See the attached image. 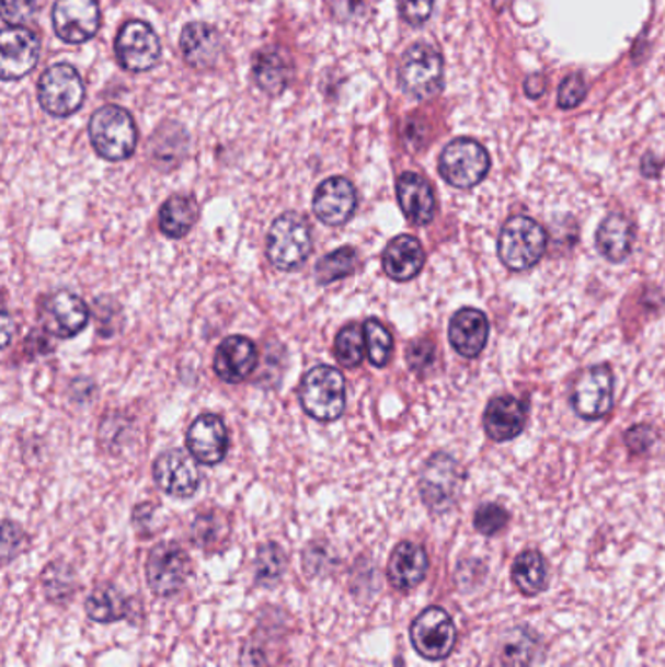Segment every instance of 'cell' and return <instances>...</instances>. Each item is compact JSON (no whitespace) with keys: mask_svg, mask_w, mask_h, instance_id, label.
I'll list each match as a JSON object with an SVG mask.
<instances>
[{"mask_svg":"<svg viewBox=\"0 0 665 667\" xmlns=\"http://www.w3.org/2000/svg\"><path fill=\"white\" fill-rule=\"evenodd\" d=\"M312 252L311 227L302 215L287 211L270 227L266 256L272 266L282 272L301 267Z\"/></svg>","mask_w":665,"mask_h":667,"instance_id":"cell-1","label":"cell"},{"mask_svg":"<svg viewBox=\"0 0 665 667\" xmlns=\"http://www.w3.org/2000/svg\"><path fill=\"white\" fill-rule=\"evenodd\" d=\"M89 131L94 151L110 162L129 159L137 147V127L124 107H100L90 119Z\"/></svg>","mask_w":665,"mask_h":667,"instance_id":"cell-2","label":"cell"},{"mask_svg":"<svg viewBox=\"0 0 665 667\" xmlns=\"http://www.w3.org/2000/svg\"><path fill=\"white\" fill-rule=\"evenodd\" d=\"M301 406L311 418L334 422L346 410V381L336 367L319 365L305 375L299 389Z\"/></svg>","mask_w":665,"mask_h":667,"instance_id":"cell-3","label":"cell"},{"mask_svg":"<svg viewBox=\"0 0 665 667\" xmlns=\"http://www.w3.org/2000/svg\"><path fill=\"white\" fill-rule=\"evenodd\" d=\"M544 250H547V232L531 217L515 215L500 232V242H497L500 258L504 262V266L514 272L531 269L535 264H539Z\"/></svg>","mask_w":665,"mask_h":667,"instance_id":"cell-4","label":"cell"},{"mask_svg":"<svg viewBox=\"0 0 665 667\" xmlns=\"http://www.w3.org/2000/svg\"><path fill=\"white\" fill-rule=\"evenodd\" d=\"M400 89L410 96L426 100L444 87V59L427 44H414L402 55L399 67Z\"/></svg>","mask_w":665,"mask_h":667,"instance_id":"cell-5","label":"cell"},{"mask_svg":"<svg viewBox=\"0 0 665 667\" xmlns=\"http://www.w3.org/2000/svg\"><path fill=\"white\" fill-rule=\"evenodd\" d=\"M37 99L47 114L55 117L71 116L84 104L82 77L72 65H54L39 79Z\"/></svg>","mask_w":665,"mask_h":667,"instance_id":"cell-6","label":"cell"},{"mask_svg":"<svg viewBox=\"0 0 665 667\" xmlns=\"http://www.w3.org/2000/svg\"><path fill=\"white\" fill-rule=\"evenodd\" d=\"M489 170V151L474 139H455L439 157V174L447 184L459 189L477 186Z\"/></svg>","mask_w":665,"mask_h":667,"instance_id":"cell-7","label":"cell"},{"mask_svg":"<svg viewBox=\"0 0 665 667\" xmlns=\"http://www.w3.org/2000/svg\"><path fill=\"white\" fill-rule=\"evenodd\" d=\"M412 646L427 659H444L451 654L457 642V629L451 617L442 607H429L417 614L410 626Z\"/></svg>","mask_w":665,"mask_h":667,"instance_id":"cell-8","label":"cell"},{"mask_svg":"<svg viewBox=\"0 0 665 667\" xmlns=\"http://www.w3.org/2000/svg\"><path fill=\"white\" fill-rule=\"evenodd\" d=\"M192 572L187 552L176 543H160L152 549L147 561V582L154 596L177 594Z\"/></svg>","mask_w":665,"mask_h":667,"instance_id":"cell-9","label":"cell"},{"mask_svg":"<svg viewBox=\"0 0 665 667\" xmlns=\"http://www.w3.org/2000/svg\"><path fill=\"white\" fill-rule=\"evenodd\" d=\"M116 55L127 71H149L160 59L159 36L147 22L131 20L117 34Z\"/></svg>","mask_w":665,"mask_h":667,"instance_id":"cell-10","label":"cell"},{"mask_svg":"<svg viewBox=\"0 0 665 667\" xmlns=\"http://www.w3.org/2000/svg\"><path fill=\"white\" fill-rule=\"evenodd\" d=\"M42 45L26 27L9 26L0 34V74L4 81H19L34 71Z\"/></svg>","mask_w":665,"mask_h":667,"instance_id":"cell-11","label":"cell"},{"mask_svg":"<svg viewBox=\"0 0 665 667\" xmlns=\"http://www.w3.org/2000/svg\"><path fill=\"white\" fill-rule=\"evenodd\" d=\"M55 34L67 44H84L100 27L99 0H55Z\"/></svg>","mask_w":665,"mask_h":667,"instance_id":"cell-12","label":"cell"},{"mask_svg":"<svg viewBox=\"0 0 665 667\" xmlns=\"http://www.w3.org/2000/svg\"><path fill=\"white\" fill-rule=\"evenodd\" d=\"M461 484V469L451 455L437 453L427 461L422 471V498L427 507L435 511H444L451 506Z\"/></svg>","mask_w":665,"mask_h":667,"instance_id":"cell-13","label":"cell"},{"mask_svg":"<svg viewBox=\"0 0 665 667\" xmlns=\"http://www.w3.org/2000/svg\"><path fill=\"white\" fill-rule=\"evenodd\" d=\"M154 482L162 492L176 498H190L199 488L196 459L182 449H169L154 461Z\"/></svg>","mask_w":665,"mask_h":667,"instance_id":"cell-14","label":"cell"},{"mask_svg":"<svg viewBox=\"0 0 665 667\" xmlns=\"http://www.w3.org/2000/svg\"><path fill=\"white\" fill-rule=\"evenodd\" d=\"M572 404L582 418H604L612 409V373L609 367L599 365L577 379Z\"/></svg>","mask_w":665,"mask_h":667,"instance_id":"cell-15","label":"cell"},{"mask_svg":"<svg viewBox=\"0 0 665 667\" xmlns=\"http://www.w3.org/2000/svg\"><path fill=\"white\" fill-rule=\"evenodd\" d=\"M357 209V192L344 176L324 180L312 199V211L319 221L330 227H340L354 217Z\"/></svg>","mask_w":665,"mask_h":667,"instance_id":"cell-16","label":"cell"},{"mask_svg":"<svg viewBox=\"0 0 665 667\" xmlns=\"http://www.w3.org/2000/svg\"><path fill=\"white\" fill-rule=\"evenodd\" d=\"M190 455L197 463H221L229 451V432L217 414H202L194 419L186 434Z\"/></svg>","mask_w":665,"mask_h":667,"instance_id":"cell-17","label":"cell"},{"mask_svg":"<svg viewBox=\"0 0 665 667\" xmlns=\"http://www.w3.org/2000/svg\"><path fill=\"white\" fill-rule=\"evenodd\" d=\"M257 347L244 336L222 340L215 352L214 369L225 383H242L256 369Z\"/></svg>","mask_w":665,"mask_h":667,"instance_id":"cell-18","label":"cell"},{"mask_svg":"<svg viewBox=\"0 0 665 667\" xmlns=\"http://www.w3.org/2000/svg\"><path fill=\"white\" fill-rule=\"evenodd\" d=\"M400 209L412 225H429L435 217L434 189L416 172H404L397 182Z\"/></svg>","mask_w":665,"mask_h":667,"instance_id":"cell-19","label":"cell"},{"mask_svg":"<svg viewBox=\"0 0 665 667\" xmlns=\"http://www.w3.org/2000/svg\"><path fill=\"white\" fill-rule=\"evenodd\" d=\"M180 49L187 65H192L197 71H207L215 67L221 57V36L209 24L194 22L184 27L180 36Z\"/></svg>","mask_w":665,"mask_h":667,"instance_id":"cell-20","label":"cell"},{"mask_svg":"<svg viewBox=\"0 0 665 667\" xmlns=\"http://www.w3.org/2000/svg\"><path fill=\"white\" fill-rule=\"evenodd\" d=\"M47 312V326L54 330L57 336L72 338L89 324V307L79 295L71 291H57L45 303Z\"/></svg>","mask_w":665,"mask_h":667,"instance_id":"cell-21","label":"cell"},{"mask_svg":"<svg viewBox=\"0 0 665 667\" xmlns=\"http://www.w3.org/2000/svg\"><path fill=\"white\" fill-rule=\"evenodd\" d=\"M490 324L479 309H461L452 314L449 342L462 357H477L489 342Z\"/></svg>","mask_w":665,"mask_h":667,"instance_id":"cell-22","label":"cell"},{"mask_svg":"<svg viewBox=\"0 0 665 667\" xmlns=\"http://www.w3.org/2000/svg\"><path fill=\"white\" fill-rule=\"evenodd\" d=\"M426 264V254L417 239L410 234H400L389 242L382 252L385 274L394 281H410L422 272Z\"/></svg>","mask_w":665,"mask_h":667,"instance_id":"cell-23","label":"cell"},{"mask_svg":"<svg viewBox=\"0 0 665 667\" xmlns=\"http://www.w3.org/2000/svg\"><path fill=\"white\" fill-rule=\"evenodd\" d=\"M427 566H429V561H427L424 547L404 541V543L397 544V549L392 551L389 570H387L389 582L400 591H409L426 578Z\"/></svg>","mask_w":665,"mask_h":667,"instance_id":"cell-24","label":"cell"},{"mask_svg":"<svg viewBox=\"0 0 665 667\" xmlns=\"http://www.w3.org/2000/svg\"><path fill=\"white\" fill-rule=\"evenodd\" d=\"M524 402L517 401L515 396H496L490 401L484 414V427L490 439L509 441L524 432Z\"/></svg>","mask_w":665,"mask_h":667,"instance_id":"cell-25","label":"cell"},{"mask_svg":"<svg viewBox=\"0 0 665 667\" xmlns=\"http://www.w3.org/2000/svg\"><path fill=\"white\" fill-rule=\"evenodd\" d=\"M632 249V225L621 214L605 217L597 229V250L609 262H622Z\"/></svg>","mask_w":665,"mask_h":667,"instance_id":"cell-26","label":"cell"},{"mask_svg":"<svg viewBox=\"0 0 665 667\" xmlns=\"http://www.w3.org/2000/svg\"><path fill=\"white\" fill-rule=\"evenodd\" d=\"M197 204L194 197L172 196L162 204L159 214L160 231L170 239H182L197 221Z\"/></svg>","mask_w":665,"mask_h":667,"instance_id":"cell-27","label":"cell"},{"mask_svg":"<svg viewBox=\"0 0 665 667\" xmlns=\"http://www.w3.org/2000/svg\"><path fill=\"white\" fill-rule=\"evenodd\" d=\"M291 65L279 51H262L254 61V79L267 94H279L291 81Z\"/></svg>","mask_w":665,"mask_h":667,"instance_id":"cell-28","label":"cell"},{"mask_svg":"<svg viewBox=\"0 0 665 667\" xmlns=\"http://www.w3.org/2000/svg\"><path fill=\"white\" fill-rule=\"evenodd\" d=\"M541 641L529 629H514L502 646V666L532 667L539 662Z\"/></svg>","mask_w":665,"mask_h":667,"instance_id":"cell-29","label":"cell"},{"mask_svg":"<svg viewBox=\"0 0 665 667\" xmlns=\"http://www.w3.org/2000/svg\"><path fill=\"white\" fill-rule=\"evenodd\" d=\"M514 584L525 596H535L549 584L547 562L537 551H527L517 556L512 568Z\"/></svg>","mask_w":665,"mask_h":667,"instance_id":"cell-30","label":"cell"},{"mask_svg":"<svg viewBox=\"0 0 665 667\" xmlns=\"http://www.w3.org/2000/svg\"><path fill=\"white\" fill-rule=\"evenodd\" d=\"M127 611L129 603L117 587H100L87 599V614L96 623H114L124 619Z\"/></svg>","mask_w":665,"mask_h":667,"instance_id":"cell-31","label":"cell"},{"mask_svg":"<svg viewBox=\"0 0 665 667\" xmlns=\"http://www.w3.org/2000/svg\"><path fill=\"white\" fill-rule=\"evenodd\" d=\"M365 336L364 329H359L357 324H347L340 330L334 344V356L337 364L344 365L347 369H354L357 365L364 361Z\"/></svg>","mask_w":665,"mask_h":667,"instance_id":"cell-32","label":"cell"},{"mask_svg":"<svg viewBox=\"0 0 665 667\" xmlns=\"http://www.w3.org/2000/svg\"><path fill=\"white\" fill-rule=\"evenodd\" d=\"M285 552L275 543L262 544L254 562V576L260 586H274L284 576Z\"/></svg>","mask_w":665,"mask_h":667,"instance_id":"cell-33","label":"cell"},{"mask_svg":"<svg viewBox=\"0 0 665 667\" xmlns=\"http://www.w3.org/2000/svg\"><path fill=\"white\" fill-rule=\"evenodd\" d=\"M365 347L367 357L375 367H385L392 356V336L387 326L377 319H369L364 324Z\"/></svg>","mask_w":665,"mask_h":667,"instance_id":"cell-34","label":"cell"},{"mask_svg":"<svg viewBox=\"0 0 665 667\" xmlns=\"http://www.w3.org/2000/svg\"><path fill=\"white\" fill-rule=\"evenodd\" d=\"M357 267V254L352 246L334 250L320 260L317 266V277L322 285L332 284L336 279L349 276Z\"/></svg>","mask_w":665,"mask_h":667,"instance_id":"cell-35","label":"cell"},{"mask_svg":"<svg viewBox=\"0 0 665 667\" xmlns=\"http://www.w3.org/2000/svg\"><path fill=\"white\" fill-rule=\"evenodd\" d=\"M507 526V511L496 504L479 507L474 514V527L482 534H496Z\"/></svg>","mask_w":665,"mask_h":667,"instance_id":"cell-36","label":"cell"},{"mask_svg":"<svg viewBox=\"0 0 665 667\" xmlns=\"http://www.w3.org/2000/svg\"><path fill=\"white\" fill-rule=\"evenodd\" d=\"M0 14L4 24L22 26L36 14V0H0Z\"/></svg>","mask_w":665,"mask_h":667,"instance_id":"cell-37","label":"cell"},{"mask_svg":"<svg viewBox=\"0 0 665 667\" xmlns=\"http://www.w3.org/2000/svg\"><path fill=\"white\" fill-rule=\"evenodd\" d=\"M586 82H584V79L580 74L567 77L566 81L560 84L559 106L564 107V110L580 106L584 102V99H586Z\"/></svg>","mask_w":665,"mask_h":667,"instance_id":"cell-38","label":"cell"},{"mask_svg":"<svg viewBox=\"0 0 665 667\" xmlns=\"http://www.w3.org/2000/svg\"><path fill=\"white\" fill-rule=\"evenodd\" d=\"M400 12L412 26H422L432 16L434 0H399Z\"/></svg>","mask_w":665,"mask_h":667,"instance_id":"cell-39","label":"cell"},{"mask_svg":"<svg viewBox=\"0 0 665 667\" xmlns=\"http://www.w3.org/2000/svg\"><path fill=\"white\" fill-rule=\"evenodd\" d=\"M435 346L429 340H417L409 349V364L412 369L422 371L434 364Z\"/></svg>","mask_w":665,"mask_h":667,"instance_id":"cell-40","label":"cell"},{"mask_svg":"<svg viewBox=\"0 0 665 667\" xmlns=\"http://www.w3.org/2000/svg\"><path fill=\"white\" fill-rule=\"evenodd\" d=\"M624 439H627V445H629V449L632 453H644L647 447L652 445L654 436H652V429H650V427L637 426L627 432Z\"/></svg>","mask_w":665,"mask_h":667,"instance_id":"cell-41","label":"cell"},{"mask_svg":"<svg viewBox=\"0 0 665 667\" xmlns=\"http://www.w3.org/2000/svg\"><path fill=\"white\" fill-rule=\"evenodd\" d=\"M524 89L529 99H539V96L544 94L547 81H544V77H542V74H531V77L525 81Z\"/></svg>","mask_w":665,"mask_h":667,"instance_id":"cell-42","label":"cell"},{"mask_svg":"<svg viewBox=\"0 0 665 667\" xmlns=\"http://www.w3.org/2000/svg\"><path fill=\"white\" fill-rule=\"evenodd\" d=\"M352 4L359 7L362 0H334V12H336L340 19H347V16H352L354 12H357V10L352 9Z\"/></svg>","mask_w":665,"mask_h":667,"instance_id":"cell-43","label":"cell"}]
</instances>
